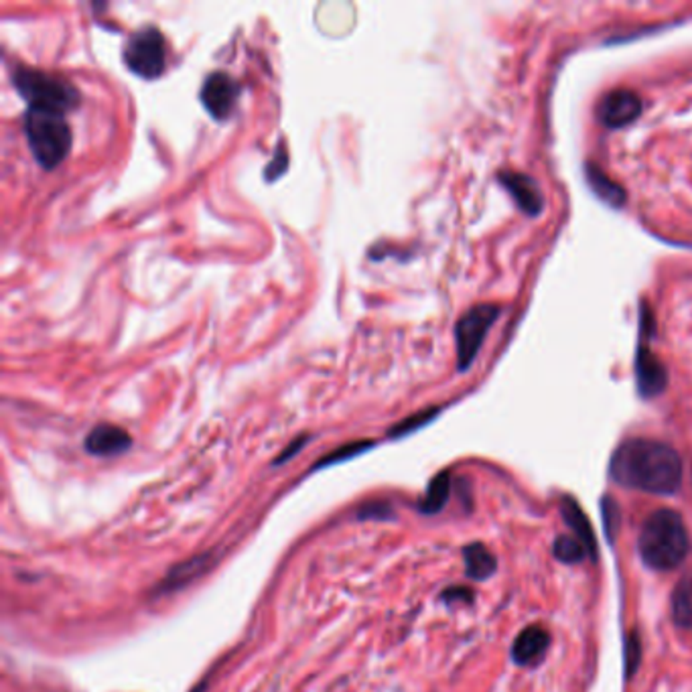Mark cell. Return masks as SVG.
<instances>
[{
	"instance_id": "cell-1",
	"label": "cell",
	"mask_w": 692,
	"mask_h": 692,
	"mask_svg": "<svg viewBox=\"0 0 692 692\" xmlns=\"http://www.w3.org/2000/svg\"><path fill=\"white\" fill-rule=\"evenodd\" d=\"M617 486L654 496H674L682 486V459L662 441L627 439L609 461Z\"/></svg>"
},
{
	"instance_id": "cell-2",
	"label": "cell",
	"mask_w": 692,
	"mask_h": 692,
	"mask_svg": "<svg viewBox=\"0 0 692 692\" xmlns=\"http://www.w3.org/2000/svg\"><path fill=\"white\" fill-rule=\"evenodd\" d=\"M688 551L690 538L680 514L668 508L651 512L638 538V552L643 565L666 573L680 567Z\"/></svg>"
},
{
	"instance_id": "cell-3",
	"label": "cell",
	"mask_w": 692,
	"mask_h": 692,
	"mask_svg": "<svg viewBox=\"0 0 692 692\" xmlns=\"http://www.w3.org/2000/svg\"><path fill=\"white\" fill-rule=\"evenodd\" d=\"M23 128L35 160L47 171L59 167L68 159L74 136L66 114L43 108H27Z\"/></svg>"
},
{
	"instance_id": "cell-4",
	"label": "cell",
	"mask_w": 692,
	"mask_h": 692,
	"mask_svg": "<svg viewBox=\"0 0 692 692\" xmlns=\"http://www.w3.org/2000/svg\"><path fill=\"white\" fill-rule=\"evenodd\" d=\"M13 84L14 90L25 98L29 108H43L68 114L69 110L77 108L79 100H82L74 84L41 69L14 66Z\"/></svg>"
},
{
	"instance_id": "cell-5",
	"label": "cell",
	"mask_w": 692,
	"mask_h": 692,
	"mask_svg": "<svg viewBox=\"0 0 692 692\" xmlns=\"http://www.w3.org/2000/svg\"><path fill=\"white\" fill-rule=\"evenodd\" d=\"M124 66L142 79H157L167 68L165 37L155 25L141 27L126 39L123 50Z\"/></svg>"
},
{
	"instance_id": "cell-6",
	"label": "cell",
	"mask_w": 692,
	"mask_h": 692,
	"mask_svg": "<svg viewBox=\"0 0 692 692\" xmlns=\"http://www.w3.org/2000/svg\"><path fill=\"white\" fill-rule=\"evenodd\" d=\"M502 315L500 305H476L455 325V348H457V369L465 372L476 361L484 345L489 329Z\"/></svg>"
},
{
	"instance_id": "cell-7",
	"label": "cell",
	"mask_w": 692,
	"mask_h": 692,
	"mask_svg": "<svg viewBox=\"0 0 692 692\" xmlns=\"http://www.w3.org/2000/svg\"><path fill=\"white\" fill-rule=\"evenodd\" d=\"M643 323L640 327V343L635 351V386L642 398H654L668 386V369L654 351L648 348V311L642 313Z\"/></svg>"
},
{
	"instance_id": "cell-8",
	"label": "cell",
	"mask_w": 692,
	"mask_h": 692,
	"mask_svg": "<svg viewBox=\"0 0 692 692\" xmlns=\"http://www.w3.org/2000/svg\"><path fill=\"white\" fill-rule=\"evenodd\" d=\"M240 94H242V87H240L234 77L225 74V71H214V74H209L204 79L199 100L209 116L217 120V123H223V120L234 114Z\"/></svg>"
},
{
	"instance_id": "cell-9",
	"label": "cell",
	"mask_w": 692,
	"mask_h": 692,
	"mask_svg": "<svg viewBox=\"0 0 692 692\" xmlns=\"http://www.w3.org/2000/svg\"><path fill=\"white\" fill-rule=\"evenodd\" d=\"M642 98L633 90H627V87H617V90L607 92L597 104L599 123L609 128V131H619V128L630 126L642 116Z\"/></svg>"
},
{
	"instance_id": "cell-10",
	"label": "cell",
	"mask_w": 692,
	"mask_h": 692,
	"mask_svg": "<svg viewBox=\"0 0 692 692\" xmlns=\"http://www.w3.org/2000/svg\"><path fill=\"white\" fill-rule=\"evenodd\" d=\"M497 181L502 187L510 193V197L516 201V205L530 217H536L542 212L544 197L542 191L538 187V183L524 173L518 171H500L497 173Z\"/></svg>"
},
{
	"instance_id": "cell-11",
	"label": "cell",
	"mask_w": 692,
	"mask_h": 692,
	"mask_svg": "<svg viewBox=\"0 0 692 692\" xmlns=\"http://www.w3.org/2000/svg\"><path fill=\"white\" fill-rule=\"evenodd\" d=\"M84 447L94 457H116L132 447V437L123 426L102 423L87 432Z\"/></svg>"
},
{
	"instance_id": "cell-12",
	"label": "cell",
	"mask_w": 692,
	"mask_h": 692,
	"mask_svg": "<svg viewBox=\"0 0 692 692\" xmlns=\"http://www.w3.org/2000/svg\"><path fill=\"white\" fill-rule=\"evenodd\" d=\"M551 646V633L542 625H528L518 633L512 646V660L518 666H530L541 660Z\"/></svg>"
},
{
	"instance_id": "cell-13",
	"label": "cell",
	"mask_w": 692,
	"mask_h": 692,
	"mask_svg": "<svg viewBox=\"0 0 692 692\" xmlns=\"http://www.w3.org/2000/svg\"><path fill=\"white\" fill-rule=\"evenodd\" d=\"M212 560H214V554L204 552L189 560L179 562V565H175L171 570H168L163 581H160V585L157 587V593H173V591L183 589V587H187L201 575H205L209 567H212Z\"/></svg>"
},
{
	"instance_id": "cell-14",
	"label": "cell",
	"mask_w": 692,
	"mask_h": 692,
	"mask_svg": "<svg viewBox=\"0 0 692 692\" xmlns=\"http://www.w3.org/2000/svg\"><path fill=\"white\" fill-rule=\"evenodd\" d=\"M560 512H562V518L567 522V526L575 533V538H578L587 549V552H589V559L597 560L599 557L597 538H595L591 522L587 518V514L583 512L581 505H578L570 496H565L560 502Z\"/></svg>"
},
{
	"instance_id": "cell-15",
	"label": "cell",
	"mask_w": 692,
	"mask_h": 692,
	"mask_svg": "<svg viewBox=\"0 0 692 692\" xmlns=\"http://www.w3.org/2000/svg\"><path fill=\"white\" fill-rule=\"evenodd\" d=\"M585 179H587V183H589L591 191L603 201V204H607L615 209L625 205V201H627L625 189L617 181L611 179V177L603 171L599 165L587 163L585 165Z\"/></svg>"
},
{
	"instance_id": "cell-16",
	"label": "cell",
	"mask_w": 692,
	"mask_h": 692,
	"mask_svg": "<svg viewBox=\"0 0 692 692\" xmlns=\"http://www.w3.org/2000/svg\"><path fill=\"white\" fill-rule=\"evenodd\" d=\"M463 560H465V575L473 581H486L492 577L497 569V560L481 542H471L463 549Z\"/></svg>"
},
{
	"instance_id": "cell-17",
	"label": "cell",
	"mask_w": 692,
	"mask_h": 692,
	"mask_svg": "<svg viewBox=\"0 0 692 692\" xmlns=\"http://www.w3.org/2000/svg\"><path fill=\"white\" fill-rule=\"evenodd\" d=\"M451 496V476L449 471H441L439 476H434L431 479L429 487L423 496V500L416 504V510L421 514H426V516H432V514H439L445 508Z\"/></svg>"
},
{
	"instance_id": "cell-18",
	"label": "cell",
	"mask_w": 692,
	"mask_h": 692,
	"mask_svg": "<svg viewBox=\"0 0 692 692\" xmlns=\"http://www.w3.org/2000/svg\"><path fill=\"white\" fill-rule=\"evenodd\" d=\"M672 622L680 630H692V575L682 577L672 591Z\"/></svg>"
},
{
	"instance_id": "cell-19",
	"label": "cell",
	"mask_w": 692,
	"mask_h": 692,
	"mask_svg": "<svg viewBox=\"0 0 692 692\" xmlns=\"http://www.w3.org/2000/svg\"><path fill=\"white\" fill-rule=\"evenodd\" d=\"M552 554L554 559L565 562V565H578L583 562L585 557H589V552L583 546V542L575 536L569 534H560L557 536V541L552 544Z\"/></svg>"
},
{
	"instance_id": "cell-20",
	"label": "cell",
	"mask_w": 692,
	"mask_h": 692,
	"mask_svg": "<svg viewBox=\"0 0 692 692\" xmlns=\"http://www.w3.org/2000/svg\"><path fill=\"white\" fill-rule=\"evenodd\" d=\"M374 447V441H353V442H348V445H343L340 449H335L333 453H329L327 457L319 459L317 465L313 469H321V468H329V465H335V463H341V461H348V459L356 457V455H361L364 451L372 449Z\"/></svg>"
},
{
	"instance_id": "cell-21",
	"label": "cell",
	"mask_w": 692,
	"mask_h": 692,
	"mask_svg": "<svg viewBox=\"0 0 692 692\" xmlns=\"http://www.w3.org/2000/svg\"><path fill=\"white\" fill-rule=\"evenodd\" d=\"M439 414V408H429V410H423V413H416L413 416L405 418V421H400L396 426H392L390 429V437L398 439V437H405V434H410L421 429V426L429 424L434 416Z\"/></svg>"
},
{
	"instance_id": "cell-22",
	"label": "cell",
	"mask_w": 692,
	"mask_h": 692,
	"mask_svg": "<svg viewBox=\"0 0 692 692\" xmlns=\"http://www.w3.org/2000/svg\"><path fill=\"white\" fill-rule=\"evenodd\" d=\"M358 518L369 520V522H388V520L396 518V514H394V508H392L390 502L369 500L366 504H361L358 508Z\"/></svg>"
},
{
	"instance_id": "cell-23",
	"label": "cell",
	"mask_w": 692,
	"mask_h": 692,
	"mask_svg": "<svg viewBox=\"0 0 692 692\" xmlns=\"http://www.w3.org/2000/svg\"><path fill=\"white\" fill-rule=\"evenodd\" d=\"M601 518H603V528H606V534L611 542L615 541L619 524H622V512H619V504L614 500V497L606 496L601 502Z\"/></svg>"
},
{
	"instance_id": "cell-24",
	"label": "cell",
	"mask_w": 692,
	"mask_h": 692,
	"mask_svg": "<svg viewBox=\"0 0 692 692\" xmlns=\"http://www.w3.org/2000/svg\"><path fill=\"white\" fill-rule=\"evenodd\" d=\"M642 664V640L635 630L627 633L625 640V672L627 678H633V674L638 672Z\"/></svg>"
},
{
	"instance_id": "cell-25",
	"label": "cell",
	"mask_w": 692,
	"mask_h": 692,
	"mask_svg": "<svg viewBox=\"0 0 692 692\" xmlns=\"http://www.w3.org/2000/svg\"><path fill=\"white\" fill-rule=\"evenodd\" d=\"M441 601L447 603V606H453V603H471L473 601V591L468 589V587H449L441 593Z\"/></svg>"
},
{
	"instance_id": "cell-26",
	"label": "cell",
	"mask_w": 692,
	"mask_h": 692,
	"mask_svg": "<svg viewBox=\"0 0 692 692\" xmlns=\"http://www.w3.org/2000/svg\"><path fill=\"white\" fill-rule=\"evenodd\" d=\"M277 152H278V159H277V155H275V159H272V160H270V165L267 167V179H269V181H275L277 177L283 175V173L287 171V167H288V155H287V150H285L283 147H280Z\"/></svg>"
},
{
	"instance_id": "cell-27",
	"label": "cell",
	"mask_w": 692,
	"mask_h": 692,
	"mask_svg": "<svg viewBox=\"0 0 692 692\" xmlns=\"http://www.w3.org/2000/svg\"><path fill=\"white\" fill-rule=\"evenodd\" d=\"M307 441H309L307 434H301L299 439H295V441L291 442V445H288V447L283 451V453H280V457L275 459V465H283L285 461H288V459L295 457V455L299 453V451L305 447V442H307Z\"/></svg>"
}]
</instances>
